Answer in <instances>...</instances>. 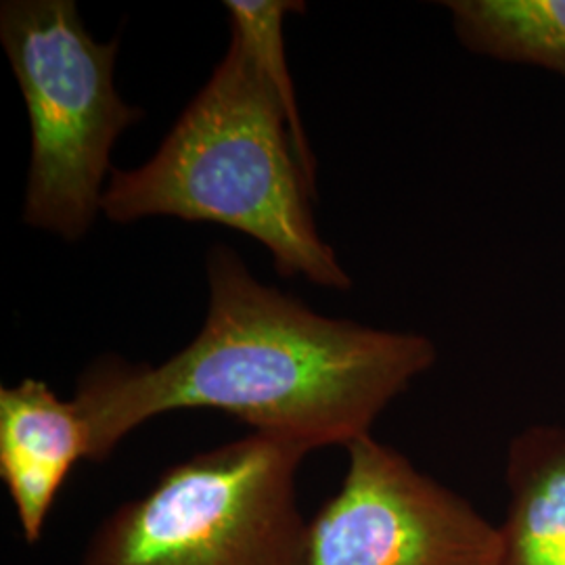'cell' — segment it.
I'll list each match as a JSON object with an SVG mask.
<instances>
[{
	"label": "cell",
	"instance_id": "2",
	"mask_svg": "<svg viewBox=\"0 0 565 565\" xmlns=\"http://www.w3.org/2000/svg\"><path fill=\"white\" fill-rule=\"evenodd\" d=\"M317 162L277 86L245 42L231 34L223 61L158 153L114 170L103 214L130 224L170 216L235 228L263 243L285 279L352 287L312 216Z\"/></svg>",
	"mask_w": 565,
	"mask_h": 565
},
{
	"label": "cell",
	"instance_id": "7",
	"mask_svg": "<svg viewBox=\"0 0 565 565\" xmlns=\"http://www.w3.org/2000/svg\"><path fill=\"white\" fill-rule=\"evenodd\" d=\"M501 565H565V427L532 425L507 455Z\"/></svg>",
	"mask_w": 565,
	"mask_h": 565
},
{
	"label": "cell",
	"instance_id": "8",
	"mask_svg": "<svg viewBox=\"0 0 565 565\" xmlns=\"http://www.w3.org/2000/svg\"><path fill=\"white\" fill-rule=\"evenodd\" d=\"M446 7L469 51L565 76V0H448Z\"/></svg>",
	"mask_w": 565,
	"mask_h": 565
},
{
	"label": "cell",
	"instance_id": "5",
	"mask_svg": "<svg viewBox=\"0 0 565 565\" xmlns=\"http://www.w3.org/2000/svg\"><path fill=\"white\" fill-rule=\"evenodd\" d=\"M310 522L306 565H501V532L459 492L371 434Z\"/></svg>",
	"mask_w": 565,
	"mask_h": 565
},
{
	"label": "cell",
	"instance_id": "6",
	"mask_svg": "<svg viewBox=\"0 0 565 565\" xmlns=\"http://www.w3.org/2000/svg\"><path fill=\"white\" fill-rule=\"evenodd\" d=\"M82 459L88 461V431L76 404L34 377L0 387V478L28 545L41 541L53 503Z\"/></svg>",
	"mask_w": 565,
	"mask_h": 565
},
{
	"label": "cell",
	"instance_id": "3",
	"mask_svg": "<svg viewBox=\"0 0 565 565\" xmlns=\"http://www.w3.org/2000/svg\"><path fill=\"white\" fill-rule=\"evenodd\" d=\"M306 455L252 431L172 465L95 527L78 565H306Z\"/></svg>",
	"mask_w": 565,
	"mask_h": 565
},
{
	"label": "cell",
	"instance_id": "4",
	"mask_svg": "<svg viewBox=\"0 0 565 565\" xmlns=\"http://www.w3.org/2000/svg\"><path fill=\"white\" fill-rule=\"evenodd\" d=\"M0 42L30 120V168L21 221L81 242L102 214L111 151L142 118L120 97V42L95 41L72 0H9Z\"/></svg>",
	"mask_w": 565,
	"mask_h": 565
},
{
	"label": "cell",
	"instance_id": "1",
	"mask_svg": "<svg viewBox=\"0 0 565 565\" xmlns=\"http://www.w3.org/2000/svg\"><path fill=\"white\" fill-rule=\"evenodd\" d=\"M202 331L162 364L105 359L76 387L88 461L172 411H221L308 452L350 446L436 363L425 335L329 319L258 281L226 245L207 254Z\"/></svg>",
	"mask_w": 565,
	"mask_h": 565
}]
</instances>
